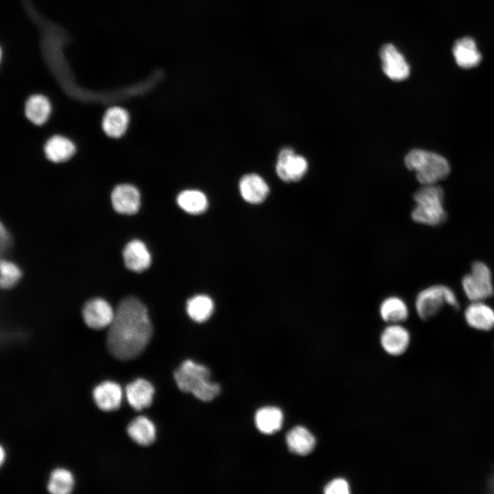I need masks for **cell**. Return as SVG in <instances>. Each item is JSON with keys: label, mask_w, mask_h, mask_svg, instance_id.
<instances>
[{"label": "cell", "mask_w": 494, "mask_h": 494, "mask_svg": "<svg viewBox=\"0 0 494 494\" xmlns=\"http://www.w3.org/2000/svg\"><path fill=\"white\" fill-rule=\"evenodd\" d=\"M152 327L145 306L129 296L119 304L107 333V346L117 359L137 357L148 345Z\"/></svg>", "instance_id": "cell-1"}, {"label": "cell", "mask_w": 494, "mask_h": 494, "mask_svg": "<svg viewBox=\"0 0 494 494\" xmlns=\"http://www.w3.org/2000/svg\"><path fill=\"white\" fill-rule=\"evenodd\" d=\"M209 377L207 367L192 360L185 361L174 373L178 388L203 401L213 400L220 392L219 385L211 382Z\"/></svg>", "instance_id": "cell-2"}, {"label": "cell", "mask_w": 494, "mask_h": 494, "mask_svg": "<svg viewBox=\"0 0 494 494\" xmlns=\"http://www.w3.org/2000/svg\"><path fill=\"white\" fill-rule=\"evenodd\" d=\"M404 161L408 169L415 172L417 180L423 185H435L444 179L450 170L443 156L420 149L409 152Z\"/></svg>", "instance_id": "cell-3"}, {"label": "cell", "mask_w": 494, "mask_h": 494, "mask_svg": "<svg viewBox=\"0 0 494 494\" xmlns=\"http://www.w3.org/2000/svg\"><path fill=\"white\" fill-rule=\"evenodd\" d=\"M416 206L412 211V220L419 224L438 226L447 217L443 207V191L435 185H423L414 194Z\"/></svg>", "instance_id": "cell-4"}, {"label": "cell", "mask_w": 494, "mask_h": 494, "mask_svg": "<svg viewBox=\"0 0 494 494\" xmlns=\"http://www.w3.org/2000/svg\"><path fill=\"white\" fill-rule=\"evenodd\" d=\"M445 305L458 309L459 301L451 287L441 284L433 285L422 290L414 301L416 312L422 320L434 316Z\"/></svg>", "instance_id": "cell-5"}, {"label": "cell", "mask_w": 494, "mask_h": 494, "mask_svg": "<svg viewBox=\"0 0 494 494\" xmlns=\"http://www.w3.org/2000/svg\"><path fill=\"white\" fill-rule=\"evenodd\" d=\"M461 284L465 296L471 302L484 301L494 294L491 269L482 261L472 263L470 272L462 277Z\"/></svg>", "instance_id": "cell-6"}, {"label": "cell", "mask_w": 494, "mask_h": 494, "mask_svg": "<svg viewBox=\"0 0 494 494\" xmlns=\"http://www.w3.org/2000/svg\"><path fill=\"white\" fill-rule=\"evenodd\" d=\"M308 163L305 158L296 154L291 148L281 149L278 154L275 169L279 178L286 183L297 182L306 174Z\"/></svg>", "instance_id": "cell-7"}, {"label": "cell", "mask_w": 494, "mask_h": 494, "mask_svg": "<svg viewBox=\"0 0 494 494\" xmlns=\"http://www.w3.org/2000/svg\"><path fill=\"white\" fill-rule=\"evenodd\" d=\"M379 56L382 63V70L390 80L402 81L409 76V64L393 45H384L380 49Z\"/></svg>", "instance_id": "cell-8"}, {"label": "cell", "mask_w": 494, "mask_h": 494, "mask_svg": "<svg viewBox=\"0 0 494 494\" xmlns=\"http://www.w3.org/2000/svg\"><path fill=\"white\" fill-rule=\"evenodd\" d=\"M82 315L87 326L94 329H102L110 326L115 312L107 301L95 298L85 303Z\"/></svg>", "instance_id": "cell-9"}, {"label": "cell", "mask_w": 494, "mask_h": 494, "mask_svg": "<svg viewBox=\"0 0 494 494\" xmlns=\"http://www.w3.org/2000/svg\"><path fill=\"white\" fill-rule=\"evenodd\" d=\"M401 324H388L381 333V345L384 350L390 355H401L407 350L410 344V332Z\"/></svg>", "instance_id": "cell-10"}, {"label": "cell", "mask_w": 494, "mask_h": 494, "mask_svg": "<svg viewBox=\"0 0 494 494\" xmlns=\"http://www.w3.org/2000/svg\"><path fill=\"white\" fill-rule=\"evenodd\" d=\"M238 187L242 198L246 202L254 204L262 203L270 193L266 181L255 173L244 175L239 181Z\"/></svg>", "instance_id": "cell-11"}, {"label": "cell", "mask_w": 494, "mask_h": 494, "mask_svg": "<svg viewBox=\"0 0 494 494\" xmlns=\"http://www.w3.org/2000/svg\"><path fill=\"white\" fill-rule=\"evenodd\" d=\"M464 317L474 329L489 331L494 328V309L484 301L471 302L464 309Z\"/></svg>", "instance_id": "cell-12"}, {"label": "cell", "mask_w": 494, "mask_h": 494, "mask_svg": "<svg viewBox=\"0 0 494 494\" xmlns=\"http://www.w3.org/2000/svg\"><path fill=\"white\" fill-rule=\"evenodd\" d=\"M114 209L119 213L132 215L140 207L141 196L137 189L130 185L115 187L111 196Z\"/></svg>", "instance_id": "cell-13"}, {"label": "cell", "mask_w": 494, "mask_h": 494, "mask_svg": "<svg viewBox=\"0 0 494 494\" xmlns=\"http://www.w3.org/2000/svg\"><path fill=\"white\" fill-rule=\"evenodd\" d=\"M126 266L135 272L147 270L151 264V255L145 244L138 239L128 242L123 250Z\"/></svg>", "instance_id": "cell-14"}, {"label": "cell", "mask_w": 494, "mask_h": 494, "mask_svg": "<svg viewBox=\"0 0 494 494\" xmlns=\"http://www.w3.org/2000/svg\"><path fill=\"white\" fill-rule=\"evenodd\" d=\"M93 395L99 408L104 411H113L120 406L122 390L118 384L107 381L97 386Z\"/></svg>", "instance_id": "cell-15"}, {"label": "cell", "mask_w": 494, "mask_h": 494, "mask_svg": "<svg viewBox=\"0 0 494 494\" xmlns=\"http://www.w3.org/2000/svg\"><path fill=\"white\" fill-rule=\"evenodd\" d=\"M409 313L406 302L397 296L385 298L379 307V316L387 324L402 323L408 319Z\"/></svg>", "instance_id": "cell-16"}, {"label": "cell", "mask_w": 494, "mask_h": 494, "mask_svg": "<svg viewBox=\"0 0 494 494\" xmlns=\"http://www.w3.org/2000/svg\"><path fill=\"white\" fill-rule=\"evenodd\" d=\"M154 388L147 380L137 379L126 388V395L130 405L136 410L149 407L153 399Z\"/></svg>", "instance_id": "cell-17"}, {"label": "cell", "mask_w": 494, "mask_h": 494, "mask_svg": "<svg viewBox=\"0 0 494 494\" xmlns=\"http://www.w3.org/2000/svg\"><path fill=\"white\" fill-rule=\"evenodd\" d=\"M453 54L457 64L464 69L477 66L482 58L475 41L469 37H464L456 41Z\"/></svg>", "instance_id": "cell-18"}, {"label": "cell", "mask_w": 494, "mask_h": 494, "mask_svg": "<svg viewBox=\"0 0 494 494\" xmlns=\"http://www.w3.org/2000/svg\"><path fill=\"white\" fill-rule=\"evenodd\" d=\"M176 202L181 209L192 215L204 213L209 204L207 196L202 191L194 189L180 191L176 197Z\"/></svg>", "instance_id": "cell-19"}, {"label": "cell", "mask_w": 494, "mask_h": 494, "mask_svg": "<svg viewBox=\"0 0 494 494\" xmlns=\"http://www.w3.org/2000/svg\"><path fill=\"white\" fill-rule=\"evenodd\" d=\"M289 449L298 455H307L314 449L316 440L314 436L306 428L297 426L292 429L286 436Z\"/></svg>", "instance_id": "cell-20"}, {"label": "cell", "mask_w": 494, "mask_h": 494, "mask_svg": "<svg viewBox=\"0 0 494 494\" xmlns=\"http://www.w3.org/2000/svg\"><path fill=\"white\" fill-rule=\"evenodd\" d=\"M283 415L276 407H264L255 414V421L257 429L263 434H271L279 431L283 424Z\"/></svg>", "instance_id": "cell-21"}, {"label": "cell", "mask_w": 494, "mask_h": 494, "mask_svg": "<svg viewBox=\"0 0 494 494\" xmlns=\"http://www.w3.org/2000/svg\"><path fill=\"white\" fill-rule=\"evenodd\" d=\"M130 437L137 444L148 446L156 438V429L153 423L145 416L134 419L127 429Z\"/></svg>", "instance_id": "cell-22"}, {"label": "cell", "mask_w": 494, "mask_h": 494, "mask_svg": "<svg viewBox=\"0 0 494 494\" xmlns=\"http://www.w3.org/2000/svg\"><path fill=\"white\" fill-rule=\"evenodd\" d=\"M128 121V114L124 109L113 107L106 112L102 127L109 137H119L125 132Z\"/></svg>", "instance_id": "cell-23"}, {"label": "cell", "mask_w": 494, "mask_h": 494, "mask_svg": "<svg viewBox=\"0 0 494 494\" xmlns=\"http://www.w3.org/2000/svg\"><path fill=\"white\" fill-rule=\"evenodd\" d=\"M45 152L50 161L56 163L63 162L74 154L75 146L67 138L54 136L47 141Z\"/></svg>", "instance_id": "cell-24"}, {"label": "cell", "mask_w": 494, "mask_h": 494, "mask_svg": "<svg viewBox=\"0 0 494 494\" xmlns=\"http://www.w3.org/2000/svg\"><path fill=\"white\" fill-rule=\"evenodd\" d=\"M51 110L48 99L43 95L31 96L25 106V115L29 120L36 125L43 124L48 119Z\"/></svg>", "instance_id": "cell-25"}, {"label": "cell", "mask_w": 494, "mask_h": 494, "mask_svg": "<svg viewBox=\"0 0 494 494\" xmlns=\"http://www.w3.org/2000/svg\"><path fill=\"white\" fill-rule=\"evenodd\" d=\"M213 302L205 295H197L190 298L187 303V311L189 317L196 322H202L208 320L213 314Z\"/></svg>", "instance_id": "cell-26"}, {"label": "cell", "mask_w": 494, "mask_h": 494, "mask_svg": "<svg viewBox=\"0 0 494 494\" xmlns=\"http://www.w3.org/2000/svg\"><path fill=\"white\" fill-rule=\"evenodd\" d=\"M73 483V475L69 471L57 469L51 474L47 489L53 494H67L72 491Z\"/></svg>", "instance_id": "cell-27"}, {"label": "cell", "mask_w": 494, "mask_h": 494, "mask_svg": "<svg viewBox=\"0 0 494 494\" xmlns=\"http://www.w3.org/2000/svg\"><path fill=\"white\" fill-rule=\"evenodd\" d=\"M0 268L1 287L7 289L15 285L21 277V272L19 267L11 261L1 260Z\"/></svg>", "instance_id": "cell-28"}, {"label": "cell", "mask_w": 494, "mask_h": 494, "mask_svg": "<svg viewBox=\"0 0 494 494\" xmlns=\"http://www.w3.org/2000/svg\"><path fill=\"white\" fill-rule=\"evenodd\" d=\"M324 492L326 494H348L349 486L344 479L337 478L327 484Z\"/></svg>", "instance_id": "cell-29"}, {"label": "cell", "mask_w": 494, "mask_h": 494, "mask_svg": "<svg viewBox=\"0 0 494 494\" xmlns=\"http://www.w3.org/2000/svg\"><path fill=\"white\" fill-rule=\"evenodd\" d=\"M10 244V235L4 228L3 224H1L0 229V247L1 254L6 252Z\"/></svg>", "instance_id": "cell-30"}, {"label": "cell", "mask_w": 494, "mask_h": 494, "mask_svg": "<svg viewBox=\"0 0 494 494\" xmlns=\"http://www.w3.org/2000/svg\"><path fill=\"white\" fill-rule=\"evenodd\" d=\"M487 485L489 492L494 493V472L490 475Z\"/></svg>", "instance_id": "cell-31"}, {"label": "cell", "mask_w": 494, "mask_h": 494, "mask_svg": "<svg viewBox=\"0 0 494 494\" xmlns=\"http://www.w3.org/2000/svg\"><path fill=\"white\" fill-rule=\"evenodd\" d=\"M3 455H4L3 449V448H1V463H2L3 461Z\"/></svg>", "instance_id": "cell-32"}]
</instances>
